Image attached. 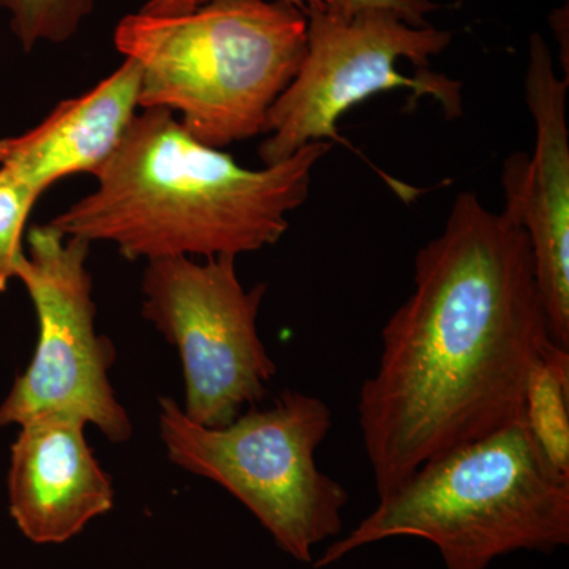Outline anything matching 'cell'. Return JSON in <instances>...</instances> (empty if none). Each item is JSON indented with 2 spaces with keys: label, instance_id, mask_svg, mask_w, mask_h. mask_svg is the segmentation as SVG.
I'll list each match as a JSON object with an SVG mask.
<instances>
[{
  "label": "cell",
  "instance_id": "52a82bcc",
  "mask_svg": "<svg viewBox=\"0 0 569 569\" xmlns=\"http://www.w3.org/2000/svg\"><path fill=\"white\" fill-rule=\"evenodd\" d=\"M89 247L51 223L29 230L28 254L18 261L14 279L31 296L39 339L31 365L0 403V426L67 417L96 426L111 443L132 437V422L110 383L116 348L96 331Z\"/></svg>",
  "mask_w": 569,
  "mask_h": 569
},
{
  "label": "cell",
  "instance_id": "5b68a950",
  "mask_svg": "<svg viewBox=\"0 0 569 569\" xmlns=\"http://www.w3.org/2000/svg\"><path fill=\"white\" fill-rule=\"evenodd\" d=\"M159 425L168 459L238 498L291 559L312 563L313 548L342 531L350 497L316 460L332 427L320 397L288 389L217 429L162 397Z\"/></svg>",
  "mask_w": 569,
  "mask_h": 569
},
{
  "label": "cell",
  "instance_id": "277c9868",
  "mask_svg": "<svg viewBox=\"0 0 569 569\" xmlns=\"http://www.w3.org/2000/svg\"><path fill=\"white\" fill-rule=\"evenodd\" d=\"M396 537L427 539L447 569H488L516 550L569 545V477L546 459L526 421L430 460L387 496L316 568Z\"/></svg>",
  "mask_w": 569,
  "mask_h": 569
},
{
  "label": "cell",
  "instance_id": "3957f363",
  "mask_svg": "<svg viewBox=\"0 0 569 569\" xmlns=\"http://www.w3.org/2000/svg\"><path fill=\"white\" fill-rule=\"evenodd\" d=\"M114 47L140 67L141 110L171 111L222 149L264 133L305 61L307 13L282 0H148L118 22Z\"/></svg>",
  "mask_w": 569,
  "mask_h": 569
},
{
  "label": "cell",
  "instance_id": "8fae6325",
  "mask_svg": "<svg viewBox=\"0 0 569 569\" xmlns=\"http://www.w3.org/2000/svg\"><path fill=\"white\" fill-rule=\"evenodd\" d=\"M140 67L123 59L99 84L63 100L29 132L0 140V167L40 194L61 179L97 176L129 132L140 110Z\"/></svg>",
  "mask_w": 569,
  "mask_h": 569
},
{
  "label": "cell",
  "instance_id": "9c48e42d",
  "mask_svg": "<svg viewBox=\"0 0 569 569\" xmlns=\"http://www.w3.org/2000/svg\"><path fill=\"white\" fill-rule=\"evenodd\" d=\"M526 102L535 122L531 156L512 153L503 164V211L526 231L550 336L569 350V77L556 71L548 41H529Z\"/></svg>",
  "mask_w": 569,
  "mask_h": 569
},
{
  "label": "cell",
  "instance_id": "6da1fadb",
  "mask_svg": "<svg viewBox=\"0 0 569 569\" xmlns=\"http://www.w3.org/2000/svg\"><path fill=\"white\" fill-rule=\"evenodd\" d=\"M415 290L381 329L358 422L377 496L430 460L523 421L529 377L556 343L526 231L460 192L415 257Z\"/></svg>",
  "mask_w": 569,
  "mask_h": 569
},
{
  "label": "cell",
  "instance_id": "2e32d148",
  "mask_svg": "<svg viewBox=\"0 0 569 569\" xmlns=\"http://www.w3.org/2000/svg\"><path fill=\"white\" fill-rule=\"evenodd\" d=\"M170 2L181 7H197L201 6V3L209 2V0H170ZM282 2L290 3V6L296 7V9L309 13V11L313 10H325L328 0H282Z\"/></svg>",
  "mask_w": 569,
  "mask_h": 569
},
{
  "label": "cell",
  "instance_id": "7a4b0ae2",
  "mask_svg": "<svg viewBox=\"0 0 569 569\" xmlns=\"http://www.w3.org/2000/svg\"><path fill=\"white\" fill-rule=\"evenodd\" d=\"M331 142L250 170L187 132L171 111L142 110L97 178V189L51 224L111 242L127 260L238 258L274 246L306 203Z\"/></svg>",
  "mask_w": 569,
  "mask_h": 569
},
{
  "label": "cell",
  "instance_id": "30bf717a",
  "mask_svg": "<svg viewBox=\"0 0 569 569\" xmlns=\"http://www.w3.org/2000/svg\"><path fill=\"white\" fill-rule=\"evenodd\" d=\"M84 422L40 417L11 445L10 515L36 545H62L114 505V488L86 440Z\"/></svg>",
  "mask_w": 569,
  "mask_h": 569
},
{
  "label": "cell",
  "instance_id": "4fadbf2b",
  "mask_svg": "<svg viewBox=\"0 0 569 569\" xmlns=\"http://www.w3.org/2000/svg\"><path fill=\"white\" fill-rule=\"evenodd\" d=\"M22 50L73 39L96 9V0H0Z\"/></svg>",
  "mask_w": 569,
  "mask_h": 569
},
{
  "label": "cell",
  "instance_id": "7c38bea8",
  "mask_svg": "<svg viewBox=\"0 0 569 569\" xmlns=\"http://www.w3.org/2000/svg\"><path fill=\"white\" fill-rule=\"evenodd\" d=\"M523 421L546 459L569 477V350L550 343L531 370Z\"/></svg>",
  "mask_w": 569,
  "mask_h": 569
},
{
  "label": "cell",
  "instance_id": "8992f818",
  "mask_svg": "<svg viewBox=\"0 0 569 569\" xmlns=\"http://www.w3.org/2000/svg\"><path fill=\"white\" fill-rule=\"evenodd\" d=\"M451 40L449 31L408 24L392 11H361L350 20L309 11L305 61L269 111L261 162H283L310 142L339 141L337 123L348 110L392 89H407L415 102L432 97L447 118H459L460 81L426 69Z\"/></svg>",
  "mask_w": 569,
  "mask_h": 569
},
{
  "label": "cell",
  "instance_id": "9a60e30c",
  "mask_svg": "<svg viewBox=\"0 0 569 569\" xmlns=\"http://www.w3.org/2000/svg\"><path fill=\"white\" fill-rule=\"evenodd\" d=\"M437 9L436 3L430 0H328L325 11L332 17L350 20L361 11L387 10L399 14L408 24L429 26L426 17Z\"/></svg>",
  "mask_w": 569,
  "mask_h": 569
},
{
  "label": "cell",
  "instance_id": "5bb4252c",
  "mask_svg": "<svg viewBox=\"0 0 569 569\" xmlns=\"http://www.w3.org/2000/svg\"><path fill=\"white\" fill-rule=\"evenodd\" d=\"M41 194L20 176L0 167V293L14 279L24 253L22 236L33 204Z\"/></svg>",
  "mask_w": 569,
  "mask_h": 569
},
{
  "label": "cell",
  "instance_id": "ba28073f",
  "mask_svg": "<svg viewBox=\"0 0 569 569\" xmlns=\"http://www.w3.org/2000/svg\"><path fill=\"white\" fill-rule=\"evenodd\" d=\"M142 293V317L181 356L187 417L217 429L264 399L277 373L258 335L266 284L246 290L236 257L149 261Z\"/></svg>",
  "mask_w": 569,
  "mask_h": 569
}]
</instances>
